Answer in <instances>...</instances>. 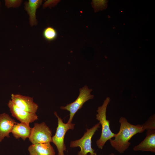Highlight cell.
Returning a JSON list of instances; mask_svg holds the SVG:
<instances>
[{
  "label": "cell",
  "instance_id": "3957f363",
  "mask_svg": "<svg viewBox=\"0 0 155 155\" xmlns=\"http://www.w3.org/2000/svg\"><path fill=\"white\" fill-rule=\"evenodd\" d=\"M100 127V124L99 123L90 129L87 128L86 131L80 139L70 142V147L80 148V150L78 152V155H87L89 153L90 155H93L95 152L92 147V139Z\"/></svg>",
  "mask_w": 155,
  "mask_h": 155
},
{
  "label": "cell",
  "instance_id": "52a82bcc",
  "mask_svg": "<svg viewBox=\"0 0 155 155\" xmlns=\"http://www.w3.org/2000/svg\"><path fill=\"white\" fill-rule=\"evenodd\" d=\"M12 101L18 107L26 111L36 113L38 108V105L35 103L33 98L20 94H12Z\"/></svg>",
  "mask_w": 155,
  "mask_h": 155
},
{
  "label": "cell",
  "instance_id": "2e32d148",
  "mask_svg": "<svg viewBox=\"0 0 155 155\" xmlns=\"http://www.w3.org/2000/svg\"><path fill=\"white\" fill-rule=\"evenodd\" d=\"M93 155H97L96 153L95 152L94 154ZM109 155H116L115 154H114V153H111Z\"/></svg>",
  "mask_w": 155,
  "mask_h": 155
},
{
  "label": "cell",
  "instance_id": "9a60e30c",
  "mask_svg": "<svg viewBox=\"0 0 155 155\" xmlns=\"http://www.w3.org/2000/svg\"><path fill=\"white\" fill-rule=\"evenodd\" d=\"M22 0H5V4L7 8L17 7H19L22 2Z\"/></svg>",
  "mask_w": 155,
  "mask_h": 155
},
{
  "label": "cell",
  "instance_id": "5b68a950",
  "mask_svg": "<svg viewBox=\"0 0 155 155\" xmlns=\"http://www.w3.org/2000/svg\"><path fill=\"white\" fill-rule=\"evenodd\" d=\"M92 91V90L89 88L87 86H84L80 89L79 94L75 101L65 106L60 107L61 109L66 110L70 112V117L68 123H71L74 115L82 108L85 102L93 98L94 96L90 94Z\"/></svg>",
  "mask_w": 155,
  "mask_h": 155
},
{
  "label": "cell",
  "instance_id": "5bb4252c",
  "mask_svg": "<svg viewBox=\"0 0 155 155\" xmlns=\"http://www.w3.org/2000/svg\"><path fill=\"white\" fill-rule=\"evenodd\" d=\"M57 32L56 30L51 26L46 27L43 32V37L49 41L55 40L57 38Z\"/></svg>",
  "mask_w": 155,
  "mask_h": 155
},
{
  "label": "cell",
  "instance_id": "ba28073f",
  "mask_svg": "<svg viewBox=\"0 0 155 155\" xmlns=\"http://www.w3.org/2000/svg\"><path fill=\"white\" fill-rule=\"evenodd\" d=\"M8 106L12 116L20 122L28 125L38 119L36 113H29L24 111L17 107L11 100L9 101Z\"/></svg>",
  "mask_w": 155,
  "mask_h": 155
},
{
  "label": "cell",
  "instance_id": "277c9868",
  "mask_svg": "<svg viewBox=\"0 0 155 155\" xmlns=\"http://www.w3.org/2000/svg\"><path fill=\"white\" fill-rule=\"evenodd\" d=\"M54 114L58 119V126L55 135L52 137V142L56 146L58 155H64V151L66 150L64 144V139L65 134L69 129H74L75 124L71 123H64L63 119L58 115L56 112Z\"/></svg>",
  "mask_w": 155,
  "mask_h": 155
},
{
  "label": "cell",
  "instance_id": "30bf717a",
  "mask_svg": "<svg viewBox=\"0 0 155 155\" xmlns=\"http://www.w3.org/2000/svg\"><path fill=\"white\" fill-rule=\"evenodd\" d=\"M16 123L8 114L5 113L0 114V142L5 137H10L9 134Z\"/></svg>",
  "mask_w": 155,
  "mask_h": 155
},
{
  "label": "cell",
  "instance_id": "8992f818",
  "mask_svg": "<svg viewBox=\"0 0 155 155\" xmlns=\"http://www.w3.org/2000/svg\"><path fill=\"white\" fill-rule=\"evenodd\" d=\"M52 131L45 123H35L28 138L32 144L52 142Z\"/></svg>",
  "mask_w": 155,
  "mask_h": 155
},
{
  "label": "cell",
  "instance_id": "4fadbf2b",
  "mask_svg": "<svg viewBox=\"0 0 155 155\" xmlns=\"http://www.w3.org/2000/svg\"><path fill=\"white\" fill-rule=\"evenodd\" d=\"M42 1L40 0H29L25 3V9L29 16V22L31 26L37 24L36 18V9L41 5Z\"/></svg>",
  "mask_w": 155,
  "mask_h": 155
},
{
  "label": "cell",
  "instance_id": "7a4b0ae2",
  "mask_svg": "<svg viewBox=\"0 0 155 155\" xmlns=\"http://www.w3.org/2000/svg\"><path fill=\"white\" fill-rule=\"evenodd\" d=\"M110 100L109 97H106L103 104L98 107L97 111L98 113L96 115V119L101 125L102 131L100 137L96 140V143L98 148L101 149L107 141L114 137L115 135L111 130L110 121L106 119V108Z\"/></svg>",
  "mask_w": 155,
  "mask_h": 155
},
{
  "label": "cell",
  "instance_id": "6da1fadb",
  "mask_svg": "<svg viewBox=\"0 0 155 155\" xmlns=\"http://www.w3.org/2000/svg\"><path fill=\"white\" fill-rule=\"evenodd\" d=\"M119 130L115 134L113 139L109 140L112 147L120 154H123L128 149L131 143L129 141L134 135L143 133L145 128L142 125H133L129 123L124 117L119 119Z\"/></svg>",
  "mask_w": 155,
  "mask_h": 155
},
{
  "label": "cell",
  "instance_id": "8fae6325",
  "mask_svg": "<svg viewBox=\"0 0 155 155\" xmlns=\"http://www.w3.org/2000/svg\"><path fill=\"white\" fill-rule=\"evenodd\" d=\"M29 155H55L50 143L32 144L28 148Z\"/></svg>",
  "mask_w": 155,
  "mask_h": 155
},
{
  "label": "cell",
  "instance_id": "7c38bea8",
  "mask_svg": "<svg viewBox=\"0 0 155 155\" xmlns=\"http://www.w3.org/2000/svg\"><path fill=\"white\" fill-rule=\"evenodd\" d=\"M31 129L29 125L21 122L16 123L14 125L11 133L16 139L21 138L25 141L29 137Z\"/></svg>",
  "mask_w": 155,
  "mask_h": 155
},
{
  "label": "cell",
  "instance_id": "e0dca14e",
  "mask_svg": "<svg viewBox=\"0 0 155 155\" xmlns=\"http://www.w3.org/2000/svg\"><path fill=\"white\" fill-rule=\"evenodd\" d=\"M0 4H1V3H0Z\"/></svg>",
  "mask_w": 155,
  "mask_h": 155
},
{
  "label": "cell",
  "instance_id": "9c48e42d",
  "mask_svg": "<svg viewBox=\"0 0 155 155\" xmlns=\"http://www.w3.org/2000/svg\"><path fill=\"white\" fill-rule=\"evenodd\" d=\"M146 130V137L141 142L133 148V151L155 152V128Z\"/></svg>",
  "mask_w": 155,
  "mask_h": 155
}]
</instances>
